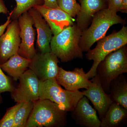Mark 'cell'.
Masks as SVG:
<instances>
[{
    "mask_svg": "<svg viewBox=\"0 0 127 127\" xmlns=\"http://www.w3.org/2000/svg\"><path fill=\"white\" fill-rule=\"evenodd\" d=\"M72 119L77 125L82 127H100L101 121L96 111L89 103L85 96L79 100L74 109L71 111Z\"/></svg>",
    "mask_w": 127,
    "mask_h": 127,
    "instance_id": "obj_14",
    "label": "cell"
},
{
    "mask_svg": "<svg viewBox=\"0 0 127 127\" xmlns=\"http://www.w3.org/2000/svg\"><path fill=\"white\" fill-rule=\"evenodd\" d=\"M122 0H107L108 8L117 13L119 11Z\"/></svg>",
    "mask_w": 127,
    "mask_h": 127,
    "instance_id": "obj_25",
    "label": "cell"
},
{
    "mask_svg": "<svg viewBox=\"0 0 127 127\" xmlns=\"http://www.w3.org/2000/svg\"><path fill=\"white\" fill-rule=\"evenodd\" d=\"M82 31L76 25L66 28L52 36L50 42L51 52L62 62L70 61L83 58L79 43Z\"/></svg>",
    "mask_w": 127,
    "mask_h": 127,
    "instance_id": "obj_2",
    "label": "cell"
},
{
    "mask_svg": "<svg viewBox=\"0 0 127 127\" xmlns=\"http://www.w3.org/2000/svg\"><path fill=\"white\" fill-rule=\"evenodd\" d=\"M16 6L10 13L11 20L18 19L20 16L32 7L43 5V0H15Z\"/></svg>",
    "mask_w": 127,
    "mask_h": 127,
    "instance_id": "obj_21",
    "label": "cell"
},
{
    "mask_svg": "<svg viewBox=\"0 0 127 127\" xmlns=\"http://www.w3.org/2000/svg\"><path fill=\"white\" fill-rule=\"evenodd\" d=\"M88 88L83 91L85 96L93 104L97 111L100 120L105 116L109 106L113 102L109 94L106 93L97 75L92 78Z\"/></svg>",
    "mask_w": 127,
    "mask_h": 127,
    "instance_id": "obj_11",
    "label": "cell"
},
{
    "mask_svg": "<svg viewBox=\"0 0 127 127\" xmlns=\"http://www.w3.org/2000/svg\"><path fill=\"white\" fill-rule=\"evenodd\" d=\"M67 124V112L47 99L34 102L26 127H63Z\"/></svg>",
    "mask_w": 127,
    "mask_h": 127,
    "instance_id": "obj_3",
    "label": "cell"
},
{
    "mask_svg": "<svg viewBox=\"0 0 127 127\" xmlns=\"http://www.w3.org/2000/svg\"><path fill=\"white\" fill-rule=\"evenodd\" d=\"M20 28L18 19L11 22L5 33L0 37V64L18 53L21 42Z\"/></svg>",
    "mask_w": 127,
    "mask_h": 127,
    "instance_id": "obj_10",
    "label": "cell"
},
{
    "mask_svg": "<svg viewBox=\"0 0 127 127\" xmlns=\"http://www.w3.org/2000/svg\"><path fill=\"white\" fill-rule=\"evenodd\" d=\"M9 13L8 9L6 6L3 0H0V14H7Z\"/></svg>",
    "mask_w": 127,
    "mask_h": 127,
    "instance_id": "obj_28",
    "label": "cell"
},
{
    "mask_svg": "<svg viewBox=\"0 0 127 127\" xmlns=\"http://www.w3.org/2000/svg\"><path fill=\"white\" fill-rule=\"evenodd\" d=\"M31 61L17 53L0 66L2 70L16 81L27 70Z\"/></svg>",
    "mask_w": 127,
    "mask_h": 127,
    "instance_id": "obj_17",
    "label": "cell"
},
{
    "mask_svg": "<svg viewBox=\"0 0 127 127\" xmlns=\"http://www.w3.org/2000/svg\"><path fill=\"white\" fill-rule=\"evenodd\" d=\"M23 103L17 102L14 106L7 109L4 116L0 120V127H13L16 113Z\"/></svg>",
    "mask_w": 127,
    "mask_h": 127,
    "instance_id": "obj_23",
    "label": "cell"
},
{
    "mask_svg": "<svg viewBox=\"0 0 127 127\" xmlns=\"http://www.w3.org/2000/svg\"><path fill=\"white\" fill-rule=\"evenodd\" d=\"M18 20L21 39L18 53L21 56L31 60L36 53L34 46L35 32L33 27L34 21L28 11L20 16Z\"/></svg>",
    "mask_w": 127,
    "mask_h": 127,
    "instance_id": "obj_9",
    "label": "cell"
},
{
    "mask_svg": "<svg viewBox=\"0 0 127 127\" xmlns=\"http://www.w3.org/2000/svg\"><path fill=\"white\" fill-rule=\"evenodd\" d=\"M127 109L117 103L109 106L104 117L101 120L100 127H118L126 123Z\"/></svg>",
    "mask_w": 127,
    "mask_h": 127,
    "instance_id": "obj_18",
    "label": "cell"
},
{
    "mask_svg": "<svg viewBox=\"0 0 127 127\" xmlns=\"http://www.w3.org/2000/svg\"><path fill=\"white\" fill-rule=\"evenodd\" d=\"M42 15L54 35H57L66 28L73 25L74 20L60 7L51 8L38 5L34 6Z\"/></svg>",
    "mask_w": 127,
    "mask_h": 127,
    "instance_id": "obj_12",
    "label": "cell"
},
{
    "mask_svg": "<svg viewBox=\"0 0 127 127\" xmlns=\"http://www.w3.org/2000/svg\"><path fill=\"white\" fill-rule=\"evenodd\" d=\"M58 6L72 17H75L80 9L76 0H57Z\"/></svg>",
    "mask_w": 127,
    "mask_h": 127,
    "instance_id": "obj_22",
    "label": "cell"
},
{
    "mask_svg": "<svg viewBox=\"0 0 127 127\" xmlns=\"http://www.w3.org/2000/svg\"><path fill=\"white\" fill-rule=\"evenodd\" d=\"M127 72V46H123L109 53L98 64L96 70L102 87L109 94L112 80Z\"/></svg>",
    "mask_w": 127,
    "mask_h": 127,
    "instance_id": "obj_4",
    "label": "cell"
},
{
    "mask_svg": "<svg viewBox=\"0 0 127 127\" xmlns=\"http://www.w3.org/2000/svg\"><path fill=\"white\" fill-rule=\"evenodd\" d=\"M56 79L57 82L65 89L72 92L79 91L81 89H86L92 83L83 68L78 67L72 71H68L59 67Z\"/></svg>",
    "mask_w": 127,
    "mask_h": 127,
    "instance_id": "obj_13",
    "label": "cell"
},
{
    "mask_svg": "<svg viewBox=\"0 0 127 127\" xmlns=\"http://www.w3.org/2000/svg\"><path fill=\"white\" fill-rule=\"evenodd\" d=\"M19 84L10 92L12 98L16 102H35L39 99V80L35 73L28 69L19 78Z\"/></svg>",
    "mask_w": 127,
    "mask_h": 127,
    "instance_id": "obj_8",
    "label": "cell"
},
{
    "mask_svg": "<svg viewBox=\"0 0 127 127\" xmlns=\"http://www.w3.org/2000/svg\"><path fill=\"white\" fill-rule=\"evenodd\" d=\"M11 21L10 15L9 14V16L7 17V20L5 22L3 25H0V37L4 33L7 26L10 23Z\"/></svg>",
    "mask_w": 127,
    "mask_h": 127,
    "instance_id": "obj_27",
    "label": "cell"
},
{
    "mask_svg": "<svg viewBox=\"0 0 127 127\" xmlns=\"http://www.w3.org/2000/svg\"><path fill=\"white\" fill-rule=\"evenodd\" d=\"M127 44V27L124 25L119 31H114L109 35L98 40L95 48L90 49L85 55L87 59L93 61L91 68L86 73L88 79L96 75L98 64L107 55Z\"/></svg>",
    "mask_w": 127,
    "mask_h": 127,
    "instance_id": "obj_5",
    "label": "cell"
},
{
    "mask_svg": "<svg viewBox=\"0 0 127 127\" xmlns=\"http://www.w3.org/2000/svg\"><path fill=\"white\" fill-rule=\"evenodd\" d=\"M117 13L107 8L94 15L90 27L82 32L79 45L83 52L88 51L95 42L105 36L108 30L113 25L125 24V20Z\"/></svg>",
    "mask_w": 127,
    "mask_h": 127,
    "instance_id": "obj_1",
    "label": "cell"
},
{
    "mask_svg": "<svg viewBox=\"0 0 127 127\" xmlns=\"http://www.w3.org/2000/svg\"><path fill=\"white\" fill-rule=\"evenodd\" d=\"M28 12L33 19L37 32L36 45L39 53L51 52L50 42L53 33L50 26L40 13L34 7L29 9Z\"/></svg>",
    "mask_w": 127,
    "mask_h": 127,
    "instance_id": "obj_15",
    "label": "cell"
},
{
    "mask_svg": "<svg viewBox=\"0 0 127 127\" xmlns=\"http://www.w3.org/2000/svg\"><path fill=\"white\" fill-rule=\"evenodd\" d=\"M122 13H127V0H122L119 11Z\"/></svg>",
    "mask_w": 127,
    "mask_h": 127,
    "instance_id": "obj_29",
    "label": "cell"
},
{
    "mask_svg": "<svg viewBox=\"0 0 127 127\" xmlns=\"http://www.w3.org/2000/svg\"><path fill=\"white\" fill-rule=\"evenodd\" d=\"M80 9L77 15V24L82 32L86 30L92 22L94 15L108 8L107 0H79Z\"/></svg>",
    "mask_w": 127,
    "mask_h": 127,
    "instance_id": "obj_16",
    "label": "cell"
},
{
    "mask_svg": "<svg viewBox=\"0 0 127 127\" xmlns=\"http://www.w3.org/2000/svg\"><path fill=\"white\" fill-rule=\"evenodd\" d=\"M43 1L44 3L43 5L46 7L51 8L59 7L57 0H43Z\"/></svg>",
    "mask_w": 127,
    "mask_h": 127,
    "instance_id": "obj_26",
    "label": "cell"
},
{
    "mask_svg": "<svg viewBox=\"0 0 127 127\" xmlns=\"http://www.w3.org/2000/svg\"><path fill=\"white\" fill-rule=\"evenodd\" d=\"M109 94L113 102L127 109V82L125 75L122 74L112 80Z\"/></svg>",
    "mask_w": 127,
    "mask_h": 127,
    "instance_id": "obj_19",
    "label": "cell"
},
{
    "mask_svg": "<svg viewBox=\"0 0 127 127\" xmlns=\"http://www.w3.org/2000/svg\"><path fill=\"white\" fill-rule=\"evenodd\" d=\"M34 105L33 101L23 103L16 113L12 127H26Z\"/></svg>",
    "mask_w": 127,
    "mask_h": 127,
    "instance_id": "obj_20",
    "label": "cell"
},
{
    "mask_svg": "<svg viewBox=\"0 0 127 127\" xmlns=\"http://www.w3.org/2000/svg\"><path fill=\"white\" fill-rule=\"evenodd\" d=\"M14 88L10 78L4 73L0 66V104L3 103L1 94L6 92H11Z\"/></svg>",
    "mask_w": 127,
    "mask_h": 127,
    "instance_id": "obj_24",
    "label": "cell"
},
{
    "mask_svg": "<svg viewBox=\"0 0 127 127\" xmlns=\"http://www.w3.org/2000/svg\"><path fill=\"white\" fill-rule=\"evenodd\" d=\"M59 59L52 52L36 53L31 59L28 68L35 73L39 81L43 82L56 79L59 72Z\"/></svg>",
    "mask_w": 127,
    "mask_h": 127,
    "instance_id": "obj_7",
    "label": "cell"
},
{
    "mask_svg": "<svg viewBox=\"0 0 127 127\" xmlns=\"http://www.w3.org/2000/svg\"><path fill=\"white\" fill-rule=\"evenodd\" d=\"M38 93L39 99L50 100L66 112L72 111L84 96L83 91L72 92L64 89L55 79L39 81Z\"/></svg>",
    "mask_w": 127,
    "mask_h": 127,
    "instance_id": "obj_6",
    "label": "cell"
}]
</instances>
